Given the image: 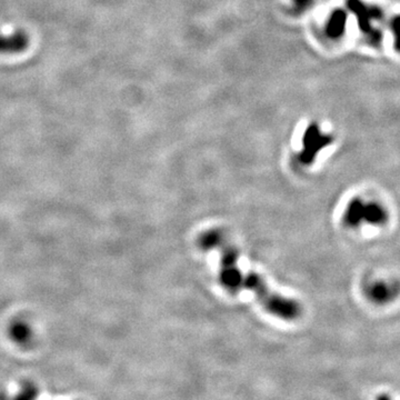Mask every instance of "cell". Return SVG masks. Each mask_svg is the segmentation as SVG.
Masks as SVG:
<instances>
[{
	"label": "cell",
	"mask_w": 400,
	"mask_h": 400,
	"mask_svg": "<svg viewBox=\"0 0 400 400\" xmlns=\"http://www.w3.org/2000/svg\"><path fill=\"white\" fill-rule=\"evenodd\" d=\"M200 244L206 249H216L220 254L219 279L221 285L230 291L249 290L256 296L265 308L273 316L286 320L299 317L301 308L298 302L279 295L269 288L264 279L255 272H245L238 266L236 248L224 234L218 230L204 232Z\"/></svg>",
	"instance_id": "obj_1"
},
{
	"label": "cell",
	"mask_w": 400,
	"mask_h": 400,
	"mask_svg": "<svg viewBox=\"0 0 400 400\" xmlns=\"http://www.w3.org/2000/svg\"><path fill=\"white\" fill-rule=\"evenodd\" d=\"M347 6L357 18L358 26L367 43L379 47L384 40V32L378 27L385 17L383 9L364 0H347Z\"/></svg>",
	"instance_id": "obj_2"
},
{
	"label": "cell",
	"mask_w": 400,
	"mask_h": 400,
	"mask_svg": "<svg viewBox=\"0 0 400 400\" xmlns=\"http://www.w3.org/2000/svg\"><path fill=\"white\" fill-rule=\"evenodd\" d=\"M387 219L388 213L381 204L371 201H362L360 199L352 200L345 213L346 224L352 227L362 224L380 226L384 225Z\"/></svg>",
	"instance_id": "obj_3"
},
{
	"label": "cell",
	"mask_w": 400,
	"mask_h": 400,
	"mask_svg": "<svg viewBox=\"0 0 400 400\" xmlns=\"http://www.w3.org/2000/svg\"><path fill=\"white\" fill-rule=\"evenodd\" d=\"M29 36L22 29L0 32V55H19L29 47Z\"/></svg>",
	"instance_id": "obj_4"
},
{
	"label": "cell",
	"mask_w": 400,
	"mask_h": 400,
	"mask_svg": "<svg viewBox=\"0 0 400 400\" xmlns=\"http://www.w3.org/2000/svg\"><path fill=\"white\" fill-rule=\"evenodd\" d=\"M367 295L377 304H386V302L394 299V297L396 296V290L389 283L376 282L369 287Z\"/></svg>",
	"instance_id": "obj_5"
},
{
	"label": "cell",
	"mask_w": 400,
	"mask_h": 400,
	"mask_svg": "<svg viewBox=\"0 0 400 400\" xmlns=\"http://www.w3.org/2000/svg\"><path fill=\"white\" fill-rule=\"evenodd\" d=\"M346 21H347V15L345 11L337 10L334 11L327 25L328 35L333 38H339L343 34L346 28Z\"/></svg>",
	"instance_id": "obj_6"
},
{
	"label": "cell",
	"mask_w": 400,
	"mask_h": 400,
	"mask_svg": "<svg viewBox=\"0 0 400 400\" xmlns=\"http://www.w3.org/2000/svg\"><path fill=\"white\" fill-rule=\"evenodd\" d=\"M389 29L394 36V46L400 54V15H395L389 20Z\"/></svg>",
	"instance_id": "obj_7"
}]
</instances>
